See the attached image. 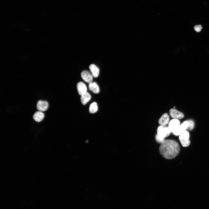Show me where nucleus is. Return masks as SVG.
<instances>
[{"label":"nucleus","instance_id":"f257e3e1","mask_svg":"<svg viewBox=\"0 0 209 209\" xmlns=\"http://www.w3.org/2000/svg\"><path fill=\"white\" fill-rule=\"evenodd\" d=\"M180 148L178 143L173 140H165L161 143L159 150L161 155L165 158L171 159L179 154Z\"/></svg>","mask_w":209,"mask_h":209},{"label":"nucleus","instance_id":"f03ea898","mask_svg":"<svg viewBox=\"0 0 209 209\" xmlns=\"http://www.w3.org/2000/svg\"><path fill=\"white\" fill-rule=\"evenodd\" d=\"M171 132L168 126H159L157 129V134L155 136L157 142L161 143L165 140V138L168 136Z\"/></svg>","mask_w":209,"mask_h":209},{"label":"nucleus","instance_id":"7ed1b4c3","mask_svg":"<svg viewBox=\"0 0 209 209\" xmlns=\"http://www.w3.org/2000/svg\"><path fill=\"white\" fill-rule=\"evenodd\" d=\"M180 125L179 120L173 118L170 120L168 126L171 132L176 136H179L180 134L179 130Z\"/></svg>","mask_w":209,"mask_h":209},{"label":"nucleus","instance_id":"20e7f679","mask_svg":"<svg viewBox=\"0 0 209 209\" xmlns=\"http://www.w3.org/2000/svg\"><path fill=\"white\" fill-rule=\"evenodd\" d=\"M179 136V140L182 146L183 147L189 146L190 143V141L188 132L186 130L182 132Z\"/></svg>","mask_w":209,"mask_h":209},{"label":"nucleus","instance_id":"39448f33","mask_svg":"<svg viewBox=\"0 0 209 209\" xmlns=\"http://www.w3.org/2000/svg\"><path fill=\"white\" fill-rule=\"evenodd\" d=\"M169 115L172 118L179 120L182 119L184 116L182 113L174 108L170 109Z\"/></svg>","mask_w":209,"mask_h":209},{"label":"nucleus","instance_id":"423d86ee","mask_svg":"<svg viewBox=\"0 0 209 209\" xmlns=\"http://www.w3.org/2000/svg\"><path fill=\"white\" fill-rule=\"evenodd\" d=\"M169 115L166 113L163 114L158 120V123L160 125L166 126L170 121Z\"/></svg>","mask_w":209,"mask_h":209},{"label":"nucleus","instance_id":"0eeeda50","mask_svg":"<svg viewBox=\"0 0 209 209\" xmlns=\"http://www.w3.org/2000/svg\"><path fill=\"white\" fill-rule=\"evenodd\" d=\"M48 107V104L46 101L39 100L37 102V108L39 111H45L47 109Z\"/></svg>","mask_w":209,"mask_h":209},{"label":"nucleus","instance_id":"6e6552de","mask_svg":"<svg viewBox=\"0 0 209 209\" xmlns=\"http://www.w3.org/2000/svg\"><path fill=\"white\" fill-rule=\"evenodd\" d=\"M82 78L85 82L89 83L92 82L93 75L87 71H84L81 73Z\"/></svg>","mask_w":209,"mask_h":209},{"label":"nucleus","instance_id":"1a4fd4ad","mask_svg":"<svg viewBox=\"0 0 209 209\" xmlns=\"http://www.w3.org/2000/svg\"><path fill=\"white\" fill-rule=\"evenodd\" d=\"M77 89L78 94L81 96L86 93L87 91V87L86 85L82 82H78L77 85Z\"/></svg>","mask_w":209,"mask_h":209},{"label":"nucleus","instance_id":"9d476101","mask_svg":"<svg viewBox=\"0 0 209 209\" xmlns=\"http://www.w3.org/2000/svg\"><path fill=\"white\" fill-rule=\"evenodd\" d=\"M89 89L95 93H98L100 92L99 86L96 82H91L89 83Z\"/></svg>","mask_w":209,"mask_h":209},{"label":"nucleus","instance_id":"9b49d317","mask_svg":"<svg viewBox=\"0 0 209 209\" xmlns=\"http://www.w3.org/2000/svg\"><path fill=\"white\" fill-rule=\"evenodd\" d=\"M89 68L93 76L95 78L97 77L100 72L98 68L95 64H91L89 66Z\"/></svg>","mask_w":209,"mask_h":209},{"label":"nucleus","instance_id":"f8f14e48","mask_svg":"<svg viewBox=\"0 0 209 209\" xmlns=\"http://www.w3.org/2000/svg\"><path fill=\"white\" fill-rule=\"evenodd\" d=\"M91 98V95L88 92H86L83 94L81 96L80 98L82 103L83 105H85L90 100Z\"/></svg>","mask_w":209,"mask_h":209},{"label":"nucleus","instance_id":"ddd939ff","mask_svg":"<svg viewBox=\"0 0 209 209\" xmlns=\"http://www.w3.org/2000/svg\"><path fill=\"white\" fill-rule=\"evenodd\" d=\"M44 116V113L39 111L35 113L33 115V118L36 121L40 122L43 120Z\"/></svg>","mask_w":209,"mask_h":209},{"label":"nucleus","instance_id":"4468645a","mask_svg":"<svg viewBox=\"0 0 209 209\" xmlns=\"http://www.w3.org/2000/svg\"><path fill=\"white\" fill-rule=\"evenodd\" d=\"M98 110V106L97 103L94 102L91 103L89 107V112L90 113H93L96 112Z\"/></svg>","mask_w":209,"mask_h":209},{"label":"nucleus","instance_id":"2eb2a0df","mask_svg":"<svg viewBox=\"0 0 209 209\" xmlns=\"http://www.w3.org/2000/svg\"><path fill=\"white\" fill-rule=\"evenodd\" d=\"M188 127V120L183 122L180 125L179 130L180 134L182 132L186 131Z\"/></svg>","mask_w":209,"mask_h":209},{"label":"nucleus","instance_id":"dca6fc26","mask_svg":"<svg viewBox=\"0 0 209 209\" xmlns=\"http://www.w3.org/2000/svg\"><path fill=\"white\" fill-rule=\"evenodd\" d=\"M188 129L190 130H192L194 128V122L191 120H188Z\"/></svg>","mask_w":209,"mask_h":209},{"label":"nucleus","instance_id":"f3484780","mask_svg":"<svg viewBox=\"0 0 209 209\" xmlns=\"http://www.w3.org/2000/svg\"><path fill=\"white\" fill-rule=\"evenodd\" d=\"M202 28V27L200 25H197L194 27V29L197 32H200Z\"/></svg>","mask_w":209,"mask_h":209}]
</instances>
